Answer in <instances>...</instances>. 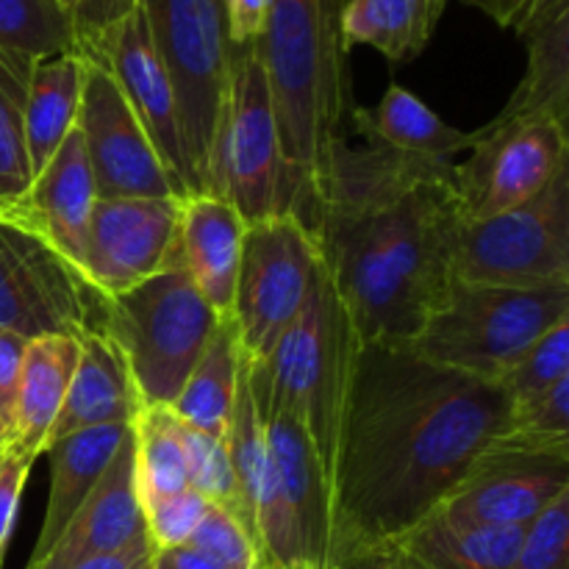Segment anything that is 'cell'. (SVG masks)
I'll use <instances>...</instances> for the list:
<instances>
[{"instance_id":"obj_1","label":"cell","mask_w":569,"mask_h":569,"mask_svg":"<svg viewBox=\"0 0 569 569\" xmlns=\"http://www.w3.org/2000/svg\"><path fill=\"white\" fill-rule=\"evenodd\" d=\"M509 415L498 383L409 348L361 345L333 470L328 569L426 522L506 431Z\"/></svg>"},{"instance_id":"obj_2","label":"cell","mask_w":569,"mask_h":569,"mask_svg":"<svg viewBox=\"0 0 569 569\" xmlns=\"http://www.w3.org/2000/svg\"><path fill=\"white\" fill-rule=\"evenodd\" d=\"M361 345L409 348L456 281L453 161L339 139L306 214Z\"/></svg>"},{"instance_id":"obj_3","label":"cell","mask_w":569,"mask_h":569,"mask_svg":"<svg viewBox=\"0 0 569 569\" xmlns=\"http://www.w3.org/2000/svg\"><path fill=\"white\" fill-rule=\"evenodd\" d=\"M256 48L278 120L287 211L306 220L350 109L339 0H270Z\"/></svg>"},{"instance_id":"obj_4","label":"cell","mask_w":569,"mask_h":569,"mask_svg":"<svg viewBox=\"0 0 569 569\" xmlns=\"http://www.w3.org/2000/svg\"><path fill=\"white\" fill-rule=\"evenodd\" d=\"M359 348L361 339L348 306L320 259L315 287L292 328L264 361L248 359L250 387L303 428L328 489H333L339 433Z\"/></svg>"},{"instance_id":"obj_5","label":"cell","mask_w":569,"mask_h":569,"mask_svg":"<svg viewBox=\"0 0 569 569\" xmlns=\"http://www.w3.org/2000/svg\"><path fill=\"white\" fill-rule=\"evenodd\" d=\"M565 320L569 287L506 289L456 278L409 350L445 370L500 383L539 337Z\"/></svg>"},{"instance_id":"obj_6","label":"cell","mask_w":569,"mask_h":569,"mask_svg":"<svg viewBox=\"0 0 569 569\" xmlns=\"http://www.w3.org/2000/svg\"><path fill=\"white\" fill-rule=\"evenodd\" d=\"M217 315L181 264L106 298L103 333L122 350L144 409H170L209 348Z\"/></svg>"},{"instance_id":"obj_7","label":"cell","mask_w":569,"mask_h":569,"mask_svg":"<svg viewBox=\"0 0 569 569\" xmlns=\"http://www.w3.org/2000/svg\"><path fill=\"white\" fill-rule=\"evenodd\" d=\"M181 117L192 194H211L231 81L226 20L214 0H137Z\"/></svg>"},{"instance_id":"obj_8","label":"cell","mask_w":569,"mask_h":569,"mask_svg":"<svg viewBox=\"0 0 569 569\" xmlns=\"http://www.w3.org/2000/svg\"><path fill=\"white\" fill-rule=\"evenodd\" d=\"M456 278L506 289L569 287V167L517 209L465 222Z\"/></svg>"},{"instance_id":"obj_9","label":"cell","mask_w":569,"mask_h":569,"mask_svg":"<svg viewBox=\"0 0 569 569\" xmlns=\"http://www.w3.org/2000/svg\"><path fill=\"white\" fill-rule=\"evenodd\" d=\"M320 250L309 226L295 214L267 217L244 228L231 320L239 348L264 361L292 328L315 287Z\"/></svg>"},{"instance_id":"obj_10","label":"cell","mask_w":569,"mask_h":569,"mask_svg":"<svg viewBox=\"0 0 569 569\" xmlns=\"http://www.w3.org/2000/svg\"><path fill=\"white\" fill-rule=\"evenodd\" d=\"M211 194L226 198L248 226L287 211L278 120L256 44L231 50V81L217 139Z\"/></svg>"},{"instance_id":"obj_11","label":"cell","mask_w":569,"mask_h":569,"mask_svg":"<svg viewBox=\"0 0 569 569\" xmlns=\"http://www.w3.org/2000/svg\"><path fill=\"white\" fill-rule=\"evenodd\" d=\"M106 298L44 239L0 220V331L83 339L103 331Z\"/></svg>"},{"instance_id":"obj_12","label":"cell","mask_w":569,"mask_h":569,"mask_svg":"<svg viewBox=\"0 0 569 569\" xmlns=\"http://www.w3.org/2000/svg\"><path fill=\"white\" fill-rule=\"evenodd\" d=\"M467 159L453 164L467 222L489 220L537 198L569 167L567 126L556 120H509L478 128Z\"/></svg>"},{"instance_id":"obj_13","label":"cell","mask_w":569,"mask_h":569,"mask_svg":"<svg viewBox=\"0 0 569 569\" xmlns=\"http://www.w3.org/2000/svg\"><path fill=\"white\" fill-rule=\"evenodd\" d=\"M569 492V450H522L495 439L431 517L453 528H526Z\"/></svg>"},{"instance_id":"obj_14","label":"cell","mask_w":569,"mask_h":569,"mask_svg":"<svg viewBox=\"0 0 569 569\" xmlns=\"http://www.w3.org/2000/svg\"><path fill=\"white\" fill-rule=\"evenodd\" d=\"M78 53L109 72L126 103L137 114L139 126L153 142L164 170L170 172L176 194L181 200L189 198L192 194V170H189L187 148H183L176 94H172L170 78H167L153 42H150L139 6L131 14L106 28L103 33L78 44Z\"/></svg>"},{"instance_id":"obj_15","label":"cell","mask_w":569,"mask_h":569,"mask_svg":"<svg viewBox=\"0 0 569 569\" xmlns=\"http://www.w3.org/2000/svg\"><path fill=\"white\" fill-rule=\"evenodd\" d=\"M76 128L81 133L98 200L178 198L170 172L161 164L131 106L109 72L89 59Z\"/></svg>"},{"instance_id":"obj_16","label":"cell","mask_w":569,"mask_h":569,"mask_svg":"<svg viewBox=\"0 0 569 569\" xmlns=\"http://www.w3.org/2000/svg\"><path fill=\"white\" fill-rule=\"evenodd\" d=\"M178 222V198L98 200L89 217L81 276L103 298L139 287L172 264Z\"/></svg>"},{"instance_id":"obj_17","label":"cell","mask_w":569,"mask_h":569,"mask_svg":"<svg viewBox=\"0 0 569 569\" xmlns=\"http://www.w3.org/2000/svg\"><path fill=\"white\" fill-rule=\"evenodd\" d=\"M94 203L98 192H94L92 170L83 153L81 133L72 128L53 159L42 167L39 176L31 178L26 192L0 211V220L37 233L81 270Z\"/></svg>"},{"instance_id":"obj_18","label":"cell","mask_w":569,"mask_h":569,"mask_svg":"<svg viewBox=\"0 0 569 569\" xmlns=\"http://www.w3.org/2000/svg\"><path fill=\"white\" fill-rule=\"evenodd\" d=\"M144 533L131 431L59 539L39 559H28L26 569H76L128 548Z\"/></svg>"},{"instance_id":"obj_19","label":"cell","mask_w":569,"mask_h":569,"mask_svg":"<svg viewBox=\"0 0 569 569\" xmlns=\"http://www.w3.org/2000/svg\"><path fill=\"white\" fill-rule=\"evenodd\" d=\"M250 376V372H248ZM253 389V387H250ZM261 422H264L267 453L281 481L283 500L292 511L303 548L306 569H328L331 559V489L303 428L272 400L253 389Z\"/></svg>"},{"instance_id":"obj_20","label":"cell","mask_w":569,"mask_h":569,"mask_svg":"<svg viewBox=\"0 0 569 569\" xmlns=\"http://www.w3.org/2000/svg\"><path fill=\"white\" fill-rule=\"evenodd\" d=\"M248 222L220 194H189L181 200L178 248L172 264H181L206 303L220 317H231L239 261Z\"/></svg>"},{"instance_id":"obj_21","label":"cell","mask_w":569,"mask_h":569,"mask_svg":"<svg viewBox=\"0 0 569 569\" xmlns=\"http://www.w3.org/2000/svg\"><path fill=\"white\" fill-rule=\"evenodd\" d=\"M78 342L81 356L48 445L87 428L137 422L144 409L122 350L103 331L89 333Z\"/></svg>"},{"instance_id":"obj_22","label":"cell","mask_w":569,"mask_h":569,"mask_svg":"<svg viewBox=\"0 0 569 569\" xmlns=\"http://www.w3.org/2000/svg\"><path fill=\"white\" fill-rule=\"evenodd\" d=\"M528 67L520 87L492 122L556 120L569 114V0H548L520 28Z\"/></svg>"},{"instance_id":"obj_23","label":"cell","mask_w":569,"mask_h":569,"mask_svg":"<svg viewBox=\"0 0 569 569\" xmlns=\"http://www.w3.org/2000/svg\"><path fill=\"white\" fill-rule=\"evenodd\" d=\"M131 431L133 422H117V426L76 431L48 445L44 453L50 456V495L31 559H39L59 539L72 515L98 487Z\"/></svg>"},{"instance_id":"obj_24","label":"cell","mask_w":569,"mask_h":569,"mask_svg":"<svg viewBox=\"0 0 569 569\" xmlns=\"http://www.w3.org/2000/svg\"><path fill=\"white\" fill-rule=\"evenodd\" d=\"M78 356H81V342L70 337H42L28 342L14 420L3 448L31 459L48 450L50 431L64 406Z\"/></svg>"},{"instance_id":"obj_25","label":"cell","mask_w":569,"mask_h":569,"mask_svg":"<svg viewBox=\"0 0 569 569\" xmlns=\"http://www.w3.org/2000/svg\"><path fill=\"white\" fill-rule=\"evenodd\" d=\"M350 122L361 142L415 159L453 161L456 153H467L476 144V133L448 126L415 92L398 83H392L372 109L350 111Z\"/></svg>"},{"instance_id":"obj_26","label":"cell","mask_w":569,"mask_h":569,"mask_svg":"<svg viewBox=\"0 0 569 569\" xmlns=\"http://www.w3.org/2000/svg\"><path fill=\"white\" fill-rule=\"evenodd\" d=\"M87 59L78 50L50 56L33 64L26 98V150L31 178L53 159L70 137L81 109Z\"/></svg>"},{"instance_id":"obj_27","label":"cell","mask_w":569,"mask_h":569,"mask_svg":"<svg viewBox=\"0 0 569 569\" xmlns=\"http://www.w3.org/2000/svg\"><path fill=\"white\" fill-rule=\"evenodd\" d=\"M439 17L433 0H339V37L348 53L367 44L400 64L426 50Z\"/></svg>"},{"instance_id":"obj_28","label":"cell","mask_w":569,"mask_h":569,"mask_svg":"<svg viewBox=\"0 0 569 569\" xmlns=\"http://www.w3.org/2000/svg\"><path fill=\"white\" fill-rule=\"evenodd\" d=\"M526 528H453L428 517L395 548L415 569H509Z\"/></svg>"},{"instance_id":"obj_29","label":"cell","mask_w":569,"mask_h":569,"mask_svg":"<svg viewBox=\"0 0 569 569\" xmlns=\"http://www.w3.org/2000/svg\"><path fill=\"white\" fill-rule=\"evenodd\" d=\"M239 367H242V348H239L237 326L231 317H226L217 326L209 348L194 365L192 376L183 381L181 392L172 400V415L194 431L217 439L226 437L233 395H237Z\"/></svg>"},{"instance_id":"obj_30","label":"cell","mask_w":569,"mask_h":569,"mask_svg":"<svg viewBox=\"0 0 569 569\" xmlns=\"http://www.w3.org/2000/svg\"><path fill=\"white\" fill-rule=\"evenodd\" d=\"M139 503L150 506L189 489L181 422L170 409H142L133 422Z\"/></svg>"},{"instance_id":"obj_31","label":"cell","mask_w":569,"mask_h":569,"mask_svg":"<svg viewBox=\"0 0 569 569\" xmlns=\"http://www.w3.org/2000/svg\"><path fill=\"white\" fill-rule=\"evenodd\" d=\"M37 61L0 48V211L31 183L26 150V98Z\"/></svg>"},{"instance_id":"obj_32","label":"cell","mask_w":569,"mask_h":569,"mask_svg":"<svg viewBox=\"0 0 569 569\" xmlns=\"http://www.w3.org/2000/svg\"><path fill=\"white\" fill-rule=\"evenodd\" d=\"M226 450L231 459L233 478H237L239 500H242V517L250 537L256 542V506H259L261 478L267 467V437L264 422H261L259 406H256L253 389H250L248 376V356L242 353V367H239L237 395H233V409L228 417L226 428Z\"/></svg>"},{"instance_id":"obj_33","label":"cell","mask_w":569,"mask_h":569,"mask_svg":"<svg viewBox=\"0 0 569 569\" xmlns=\"http://www.w3.org/2000/svg\"><path fill=\"white\" fill-rule=\"evenodd\" d=\"M0 48L31 61L76 50V22L59 0H0Z\"/></svg>"},{"instance_id":"obj_34","label":"cell","mask_w":569,"mask_h":569,"mask_svg":"<svg viewBox=\"0 0 569 569\" xmlns=\"http://www.w3.org/2000/svg\"><path fill=\"white\" fill-rule=\"evenodd\" d=\"M498 442L522 450H569V378L511 406L509 426Z\"/></svg>"},{"instance_id":"obj_35","label":"cell","mask_w":569,"mask_h":569,"mask_svg":"<svg viewBox=\"0 0 569 569\" xmlns=\"http://www.w3.org/2000/svg\"><path fill=\"white\" fill-rule=\"evenodd\" d=\"M181 442L183 456H187L189 489H194L211 506H220V509L231 511L244 526L242 500H239L237 478H233L231 459H228L226 439L209 437V433H200L181 422Z\"/></svg>"},{"instance_id":"obj_36","label":"cell","mask_w":569,"mask_h":569,"mask_svg":"<svg viewBox=\"0 0 569 569\" xmlns=\"http://www.w3.org/2000/svg\"><path fill=\"white\" fill-rule=\"evenodd\" d=\"M561 378H569V320L539 337L528 353L500 378L498 387L515 406L548 392Z\"/></svg>"},{"instance_id":"obj_37","label":"cell","mask_w":569,"mask_h":569,"mask_svg":"<svg viewBox=\"0 0 569 569\" xmlns=\"http://www.w3.org/2000/svg\"><path fill=\"white\" fill-rule=\"evenodd\" d=\"M509 569H569V492L528 522Z\"/></svg>"},{"instance_id":"obj_38","label":"cell","mask_w":569,"mask_h":569,"mask_svg":"<svg viewBox=\"0 0 569 569\" xmlns=\"http://www.w3.org/2000/svg\"><path fill=\"white\" fill-rule=\"evenodd\" d=\"M187 545L203 550L206 556H211L226 569H261L259 548H256L250 531L239 517L220 509V506H209Z\"/></svg>"},{"instance_id":"obj_39","label":"cell","mask_w":569,"mask_h":569,"mask_svg":"<svg viewBox=\"0 0 569 569\" xmlns=\"http://www.w3.org/2000/svg\"><path fill=\"white\" fill-rule=\"evenodd\" d=\"M209 500L200 498L194 489L144 506V531H148L150 545L156 550H170L187 545L194 528L200 526L203 515L209 511Z\"/></svg>"},{"instance_id":"obj_40","label":"cell","mask_w":569,"mask_h":569,"mask_svg":"<svg viewBox=\"0 0 569 569\" xmlns=\"http://www.w3.org/2000/svg\"><path fill=\"white\" fill-rule=\"evenodd\" d=\"M33 461L37 459H31L26 453H14L9 448H3V456H0V569H3L6 556H9L17 515H20L22 492H26Z\"/></svg>"},{"instance_id":"obj_41","label":"cell","mask_w":569,"mask_h":569,"mask_svg":"<svg viewBox=\"0 0 569 569\" xmlns=\"http://www.w3.org/2000/svg\"><path fill=\"white\" fill-rule=\"evenodd\" d=\"M270 17V0H222L228 48H250L261 39Z\"/></svg>"},{"instance_id":"obj_42","label":"cell","mask_w":569,"mask_h":569,"mask_svg":"<svg viewBox=\"0 0 569 569\" xmlns=\"http://www.w3.org/2000/svg\"><path fill=\"white\" fill-rule=\"evenodd\" d=\"M26 348L28 339L0 331V422L6 426V431H11V420H14L17 389H20Z\"/></svg>"},{"instance_id":"obj_43","label":"cell","mask_w":569,"mask_h":569,"mask_svg":"<svg viewBox=\"0 0 569 569\" xmlns=\"http://www.w3.org/2000/svg\"><path fill=\"white\" fill-rule=\"evenodd\" d=\"M137 9V0H78L76 11H72V22H76V50L78 44L89 42L106 28L114 26L126 14Z\"/></svg>"},{"instance_id":"obj_44","label":"cell","mask_w":569,"mask_h":569,"mask_svg":"<svg viewBox=\"0 0 569 569\" xmlns=\"http://www.w3.org/2000/svg\"><path fill=\"white\" fill-rule=\"evenodd\" d=\"M461 3L472 6V9H481L483 14L492 17L500 28L520 31L528 22V17L537 11L539 0H461Z\"/></svg>"},{"instance_id":"obj_45","label":"cell","mask_w":569,"mask_h":569,"mask_svg":"<svg viewBox=\"0 0 569 569\" xmlns=\"http://www.w3.org/2000/svg\"><path fill=\"white\" fill-rule=\"evenodd\" d=\"M153 553L156 548L150 545L148 533H144V537H139L137 542H131L128 548L117 550V553L111 556H103V559L87 561V565L76 569H150V565H153Z\"/></svg>"},{"instance_id":"obj_46","label":"cell","mask_w":569,"mask_h":569,"mask_svg":"<svg viewBox=\"0 0 569 569\" xmlns=\"http://www.w3.org/2000/svg\"><path fill=\"white\" fill-rule=\"evenodd\" d=\"M150 569H226V567L217 565V561L211 559V556H206L203 550L192 548V545H181V548L156 550Z\"/></svg>"},{"instance_id":"obj_47","label":"cell","mask_w":569,"mask_h":569,"mask_svg":"<svg viewBox=\"0 0 569 569\" xmlns=\"http://www.w3.org/2000/svg\"><path fill=\"white\" fill-rule=\"evenodd\" d=\"M333 569H415V567H411L395 548H378L372 550V553L356 556V559L345 561V565Z\"/></svg>"},{"instance_id":"obj_48","label":"cell","mask_w":569,"mask_h":569,"mask_svg":"<svg viewBox=\"0 0 569 569\" xmlns=\"http://www.w3.org/2000/svg\"><path fill=\"white\" fill-rule=\"evenodd\" d=\"M59 3L64 6V9L70 11V14H72V11H76V6H78V0H59Z\"/></svg>"},{"instance_id":"obj_49","label":"cell","mask_w":569,"mask_h":569,"mask_svg":"<svg viewBox=\"0 0 569 569\" xmlns=\"http://www.w3.org/2000/svg\"><path fill=\"white\" fill-rule=\"evenodd\" d=\"M6 439H9V431H6V426L0 422V445H6Z\"/></svg>"},{"instance_id":"obj_50","label":"cell","mask_w":569,"mask_h":569,"mask_svg":"<svg viewBox=\"0 0 569 569\" xmlns=\"http://www.w3.org/2000/svg\"><path fill=\"white\" fill-rule=\"evenodd\" d=\"M433 3H437V6H439V9H442V11H445V6H448V0H433Z\"/></svg>"},{"instance_id":"obj_51","label":"cell","mask_w":569,"mask_h":569,"mask_svg":"<svg viewBox=\"0 0 569 569\" xmlns=\"http://www.w3.org/2000/svg\"><path fill=\"white\" fill-rule=\"evenodd\" d=\"M214 3H217V6H220V11H222V0H214Z\"/></svg>"},{"instance_id":"obj_52","label":"cell","mask_w":569,"mask_h":569,"mask_svg":"<svg viewBox=\"0 0 569 569\" xmlns=\"http://www.w3.org/2000/svg\"><path fill=\"white\" fill-rule=\"evenodd\" d=\"M545 3H548V0H539V6H545ZM539 6H537V9H539Z\"/></svg>"},{"instance_id":"obj_53","label":"cell","mask_w":569,"mask_h":569,"mask_svg":"<svg viewBox=\"0 0 569 569\" xmlns=\"http://www.w3.org/2000/svg\"><path fill=\"white\" fill-rule=\"evenodd\" d=\"M0 456H3V445H0Z\"/></svg>"}]
</instances>
